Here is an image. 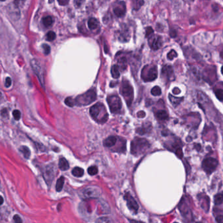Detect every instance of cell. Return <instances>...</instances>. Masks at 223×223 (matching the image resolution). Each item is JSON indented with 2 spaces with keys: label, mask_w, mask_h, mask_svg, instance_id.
I'll use <instances>...</instances> for the list:
<instances>
[{
  "label": "cell",
  "mask_w": 223,
  "mask_h": 223,
  "mask_svg": "<svg viewBox=\"0 0 223 223\" xmlns=\"http://www.w3.org/2000/svg\"><path fill=\"white\" fill-rule=\"evenodd\" d=\"M162 45V39L161 36H151L149 38V45L153 50H158Z\"/></svg>",
  "instance_id": "12"
},
{
  "label": "cell",
  "mask_w": 223,
  "mask_h": 223,
  "mask_svg": "<svg viewBox=\"0 0 223 223\" xmlns=\"http://www.w3.org/2000/svg\"><path fill=\"white\" fill-rule=\"evenodd\" d=\"M87 26H88V27L90 30H94L99 26V22L96 19L91 18L89 19L88 22H87Z\"/></svg>",
  "instance_id": "19"
},
{
  "label": "cell",
  "mask_w": 223,
  "mask_h": 223,
  "mask_svg": "<svg viewBox=\"0 0 223 223\" xmlns=\"http://www.w3.org/2000/svg\"><path fill=\"white\" fill-rule=\"evenodd\" d=\"M223 202V193H219L215 196L214 203L215 205H220Z\"/></svg>",
  "instance_id": "28"
},
{
  "label": "cell",
  "mask_w": 223,
  "mask_h": 223,
  "mask_svg": "<svg viewBox=\"0 0 223 223\" xmlns=\"http://www.w3.org/2000/svg\"><path fill=\"white\" fill-rule=\"evenodd\" d=\"M221 73L223 75V66H222L221 67Z\"/></svg>",
  "instance_id": "50"
},
{
  "label": "cell",
  "mask_w": 223,
  "mask_h": 223,
  "mask_svg": "<svg viewBox=\"0 0 223 223\" xmlns=\"http://www.w3.org/2000/svg\"><path fill=\"white\" fill-rule=\"evenodd\" d=\"M196 223H203V222H196Z\"/></svg>",
  "instance_id": "51"
},
{
  "label": "cell",
  "mask_w": 223,
  "mask_h": 223,
  "mask_svg": "<svg viewBox=\"0 0 223 223\" xmlns=\"http://www.w3.org/2000/svg\"><path fill=\"white\" fill-rule=\"evenodd\" d=\"M172 92L174 94H179L180 92H181V91H180L178 88H175V89H174V90H173Z\"/></svg>",
  "instance_id": "45"
},
{
  "label": "cell",
  "mask_w": 223,
  "mask_h": 223,
  "mask_svg": "<svg viewBox=\"0 0 223 223\" xmlns=\"http://www.w3.org/2000/svg\"><path fill=\"white\" fill-rule=\"evenodd\" d=\"M84 174V169L81 168V167H76L73 168V169L72 170V174L74 175L75 177H80L82 176H83V175Z\"/></svg>",
  "instance_id": "23"
},
{
  "label": "cell",
  "mask_w": 223,
  "mask_h": 223,
  "mask_svg": "<svg viewBox=\"0 0 223 223\" xmlns=\"http://www.w3.org/2000/svg\"><path fill=\"white\" fill-rule=\"evenodd\" d=\"M90 115L95 121L99 124H104L108 121V115L106 108L101 103H97L93 106L89 110Z\"/></svg>",
  "instance_id": "1"
},
{
  "label": "cell",
  "mask_w": 223,
  "mask_h": 223,
  "mask_svg": "<svg viewBox=\"0 0 223 223\" xmlns=\"http://www.w3.org/2000/svg\"><path fill=\"white\" fill-rule=\"evenodd\" d=\"M155 117L159 121H166L168 119V115L164 110H159L155 113Z\"/></svg>",
  "instance_id": "17"
},
{
  "label": "cell",
  "mask_w": 223,
  "mask_h": 223,
  "mask_svg": "<svg viewBox=\"0 0 223 223\" xmlns=\"http://www.w3.org/2000/svg\"><path fill=\"white\" fill-rule=\"evenodd\" d=\"M149 147L150 144L147 139L136 137L131 142V152L135 156H139L145 153Z\"/></svg>",
  "instance_id": "2"
},
{
  "label": "cell",
  "mask_w": 223,
  "mask_h": 223,
  "mask_svg": "<svg viewBox=\"0 0 223 223\" xmlns=\"http://www.w3.org/2000/svg\"><path fill=\"white\" fill-rule=\"evenodd\" d=\"M157 69L155 66L149 67L146 66L142 70V78L146 82L153 81L157 79Z\"/></svg>",
  "instance_id": "7"
},
{
  "label": "cell",
  "mask_w": 223,
  "mask_h": 223,
  "mask_svg": "<svg viewBox=\"0 0 223 223\" xmlns=\"http://www.w3.org/2000/svg\"><path fill=\"white\" fill-rule=\"evenodd\" d=\"M95 223H114L113 220L110 217H99L96 220Z\"/></svg>",
  "instance_id": "27"
},
{
  "label": "cell",
  "mask_w": 223,
  "mask_h": 223,
  "mask_svg": "<svg viewBox=\"0 0 223 223\" xmlns=\"http://www.w3.org/2000/svg\"><path fill=\"white\" fill-rule=\"evenodd\" d=\"M20 151L23 154L24 156L27 159H28L30 156V155H31V152H30V150L29 149V148L26 146L20 147Z\"/></svg>",
  "instance_id": "26"
},
{
  "label": "cell",
  "mask_w": 223,
  "mask_h": 223,
  "mask_svg": "<svg viewBox=\"0 0 223 223\" xmlns=\"http://www.w3.org/2000/svg\"><path fill=\"white\" fill-rule=\"evenodd\" d=\"M87 173H88V174L90 175H96L97 174V173H98V168L95 166L89 167V168L87 169Z\"/></svg>",
  "instance_id": "30"
},
{
  "label": "cell",
  "mask_w": 223,
  "mask_h": 223,
  "mask_svg": "<svg viewBox=\"0 0 223 223\" xmlns=\"http://www.w3.org/2000/svg\"><path fill=\"white\" fill-rule=\"evenodd\" d=\"M69 3V1H58V3L60 5H65Z\"/></svg>",
  "instance_id": "46"
},
{
  "label": "cell",
  "mask_w": 223,
  "mask_h": 223,
  "mask_svg": "<svg viewBox=\"0 0 223 223\" xmlns=\"http://www.w3.org/2000/svg\"><path fill=\"white\" fill-rule=\"evenodd\" d=\"M101 190L97 187H88L80 191V196L84 200L97 198L101 195Z\"/></svg>",
  "instance_id": "5"
},
{
  "label": "cell",
  "mask_w": 223,
  "mask_h": 223,
  "mask_svg": "<svg viewBox=\"0 0 223 223\" xmlns=\"http://www.w3.org/2000/svg\"><path fill=\"white\" fill-rule=\"evenodd\" d=\"M12 115H13L14 119L16 120V121H18L21 117V113L18 110H14V111L12 112Z\"/></svg>",
  "instance_id": "36"
},
{
  "label": "cell",
  "mask_w": 223,
  "mask_h": 223,
  "mask_svg": "<svg viewBox=\"0 0 223 223\" xmlns=\"http://www.w3.org/2000/svg\"><path fill=\"white\" fill-rule=\"evenodd\" d=\"M59 167L62 171H67L69 168V164L65 158H61L59 161Z\"/></svg>",
  "instance_id": "18"
},
{
  "label": "cell",
  "mask_w": 223,
  "mask_h": 223,
  "mask_svg": "<svg viewBox=\"0 0 223 223\" xmlns=\"http://www.w3.org/2000/svg\"><path fill=\"white\" fill-rule=\"evenodd\" d=\"M55 177V167L53 165L47 166L43 172V177L46 184L50 186Z\"/></svg>",
  "instance_id": "10"
},
{
  "label": "cell",
  "mask_w": 223,
  "mask_h": 223,
  "mask_svg": "<svg viewBox=\"0 0 223 223\" xmlns=\"http://www.w3.org/2000/svg\"><path fill=\"white\" fill-rule=\"evenodd\" d=\"M64 177H59L57 181L56 182V190L57 192H60L61 191V190L63 187V185H64Z\"/></svg>",
  "instance_id": "25"
},
{
  "label": "cell",
  "mask_w": 223,
  "mask_h": 223,
  "mask_svg": "<svg viewBox=\"0 0 223 223\" xmlns=\"http://www.w3.org/2000/svg\"><path fill=\"white\" fill-rule=\"evenodd\" d=\"M215 94L218 99L221 102L223 101V90L217 89V91L215 92Z\"/></svg>",
  "instance_id": "32"
},
{
  "label": "cell",
  "mask_w": 223,
  "mask_h": 223,
  "mask_svg": "<svg viewBox=\"0 0 223 223\" xmlns=\"http://www.w3.org/2000/svg\"><path fill=\"white\" fill-rule=\"evenodd\" d=\"M12 83V81L10 77H7L5 79V86L6 88H9L11 86Z\"/></svg>",
  "instance_id": "40"
},
{
  "label": "cell",
  "mask_w": 223,
  "mask_h": 223,
  "mask_svg": "<svg viewBox=\"0 0 223 223\" xmlns=\"http://www.w3.org/2000/svg\"><path fill=\"white\" fill-rule=\"evenodd\" d=\"M13 220L15 223H22V218L18 215H15L13 217Z\"/></svg>",
  "instance_id": "38"
},
{
  "label": "cell",
  "mask_w": 223,
  "mask_h": 223,
  "mask_svg": "<svg viewBox=\"0 0 223 223\" xmlns=\"http://www.w3.org/2000/svg\"><path fill=\"white\" fill-rule=\"evenodd\" d=\"M65 103L69 107H73L75 106V100L71 97H67L65 100Z\"/></svg>",
  "instance_id": "31"
},
{
  "label": "cell",
  "mask_w": 223,
  "mask_h": 223,
  "mask_svg": "<svg viewBox=\"0 0 223 223\" xmlns=\"http://www.w3.org/2000/svg\"><path fill=\"white\" fill-rule=\"evenodd\" d=\"M107 102L108 104L110 110L112 113H117L122 107L121 100L117 95H111L108 96Z\"/></svg>",
  "instance_id": "6"
},
{
  "label": "cell",
  "mask_w": 223,
  "mask_h": 223,
  "mask_svg": "<svg viewBox=\"0 0 223 223\" xmlns=\"http://www.w3.org/2000/svg\"><path fill=\"white\" fill-rule=\"evenodd\" d=\"M31 66L33 69V71L36 75L38 77L40 81V83L42 86L45 88L44 86V71L42 66H41L39 62L36 59H32L31 60Z\"/></svg>",
  "instance_id": "8"
},
{
  "label": "cell",
  "mask_w": 223,
  "mask_h": 223,
  "mask_svg": "<svg viewBox=\"0 0 223 223\" xmlns=\"http://www.w3.org/2000/svg\"><path fill=\"white\" fill-rule=\"evenodd\" d=\"M55 39H56V34H55L54 32L50 31V32H48V34H46L47 41H54Z\"/></svg>",
  "instance_id": "33"
},
{
  "label": "cell",
  "mask_w": 223,
  "mask_h": 223,
  "mask_svg": "<svg viewBox=\"0 0 223 223\" xmlns=\"http://www.w3.org/2000/svg\"><path fill=\"white\" fill-rule=\"evenodd\" d=\"M168 97H169V99H170V102L172 103V104L173 105V106H177V105H179L180 103L182 102L183 99V97H175V96H174L172 94H169Z\"/></svg>",
  "instance_id": "22"
},
{
  "label": "cell",
  "mask_w": 223,
  "mask_h": 223,
  "mask_svg": "<svg viewBox=\"0 0 223 223\" xmlns=\"http://www.w3.org/2000/svg\"><path fill=\"white\" fill-rule=\"evenodd\" d=\"M161 88H160L159 86H154L153 89H151V93L152 95H153V96H159V95L161 94Z\"/></svg>",
  "instance_id": "29"
},
{
  "label": "cell",
  "mask_w": 223,
  "mask_h": 223,
  "mask_svg": "<svg viewBox=\"0 0 223 223\" xmlns=\"http://www.w3.org/2000/svg\"><path fill=\"white\" fill-rule=\"evenodd\" d=\"M42 49L44 50V52L45 54H48L50 52V47L47 44L42 45Z\"/></svg>",
  "instance_id": "37"
},
{
  "label": "cell",
  "mask_w": 223,
  "mask_h": 223,
  "mask_svg": "<svg viewBox=\"0 0 223 223\" xmlns=\"http://www.w3.org/2000/svg\"><path fill=\"white\" fill-rule=\"evenodd\" d=\"M1 116L3 118H7L9 117V113H8V111H7V109H2V111H1Z\"/></svg>",
  "instance_id": "41"
},
{
  "label": "cell",
  "mask_w": 223,
  "mask_h": 223,
  "mask_svg": "<svg viewBox=\"0 0 223 223\" xmlns=\"http://www.w3.org/2000/svg\"><path fill=\"white\" fill-rule=\"evenodd\" d=\"M114 13L117 17H122L126 12V6L123 1H119L114 7Z\"/></svg>",
  "instance_id": "14"
},
{
  "label": "cell",
  "mask_w": 223,
  "mask_h": 223,
  "mask_svg": "<svg viewBox=\"0 0 223 223\" xmlns=\"http://www.w3.org/2000/svg\"><path fill=\"white\" fill-rule=\"evenodd\" d=\"M173 69L172 67L168 66V65H166V66H164L162 69V75L164 76V77H166V79H169L171 78V77L173 75Z\"/></svg>",
  "instance_id": "15"
},
{
  "label": "cell",
  "mask_w": 223,
  "mask_h": 223,
  "mask_svg": "<svg viewBox=\"0 0 223 223\" xmlns=\"http://www.w3.org/2000/svg\"><path fill=\"white\" fill-rule=\"evenodd\" d=\"M119 69L121 71H124L126 69L127 66V60L125 57H121L118 60V65Z\"/></svg>",
  "instance_id": "20"
},
{
  "label": "cell",
  "mask_w": 223,
  "mask_h": 223,
  "mask_svg": "<svg viewBox=\"0 0 223 223\" xmlns=\"http://www.w3.org/2000/svg\"><path fill=\"white\" fill-rule=\"evenodd\" d=\"M97 98L96 92L94 89H91L86 93L78 96L75 98V105L78 106H88L95 101Z\"/></svg>",
  "instance_id": "3"
},
{
  "label": "cell",
  "mask_w": 223,
  "mask_h": 223,
  "mask_svg": "<svg viewBox=\"0 0 223 223\" xmlns=\"http://www.w3.org/2000/svg\"><path fill=\"white\" fill-rule=\"evenodd\" d=\"M111 74L114 79H118L120 77L119 68L117 65H114L111 69Z\"/></svg>",
  "instance_id": "21"
},
{
  "label": "cell",
  "mask_w": 223,
  "mask_h": 223,
  "mask_svg": "<svg viewBox=\"0 0 223 223\" xmlns=\"http://www.w3.org/2000/svg\"><path fill=\"white\" fill-rule=\"evenodd\" d=\"M124 198L126 200L127 205L129 209L134 213H136L138 210V205L137 202L134 200V198L131 196L129 192H127L125 194Z\"/></svg>",
  "instance_id": "11"
},
{
  "label": "cell",
  "mask_w": 223,
  "mask_h": 223,
  "mask_svg": "<svg viewBox=\"0 0 223 223\" xmlns=\"http://www.w3.org/2000/svg\"><path fill=\"white\" fill-rule=\"evenodd\" d=\"M144 2L143 1H136L134 2V5H133V9L134 10H138L140 7L143 5Z\"/></svg>",
  "instance_id": "35"
},
{
  "label": "cell",
  "mask_w": 223,
  "mask_h": 223,
  "mask_svg": "<svg viewBox=\"0 0 223 223\" xmlns=\"http://www.w3.org/2000/svg\"><path fill=\"white\" fill-rule=\"evenodd\" d=\"M130 223H144L143 222H140V221H137V220H129Z\"/></svg>",
  "instance_id": "47"
},
{
  "label": "cell",
  "mask_w": 223,
  "mask_h": 223,
  "mask_svg": "<svg viewBox=\"0 0 223 223\" xmlns=\"http://www.w3.org/2000/svg\"><path fill=\"white\" fill-rule=\"evenodd\" d=\"M42 21V24H43L44 26L46 27L52 26L54 22L53 19H52L50 16H47L44 17Z\"/></svg>",
  "instance_id": "24"
},
{
  "label": "cell",
  "mask_w": 223,
  "mask_h": 223,
  "mask_svg": "<svg viewBox=\"0 0 223 223\" xmlns=\"http://www.w3.org/2000/svg\"><path fill=\"white\" fill-rule=\"evenodd\" d=\"M8 11L9 15L14 20H18L20 18V13L18 5H17L16 1L12 2V3L9 5Z\"/></svg>",
  "instance_id": "13"
},
{
  "label": "cell",
  "mask_w": 223,
  "mask_h": 223,
  "mask_svg": "<svg viewBox=\"0 0 223 223\" xmlns=\"http://www.w3.org/2000/svg\"><path fill=\"white\" fill-rule=\"evenodd\" d=\"M3 102V94H2V93L1 92H0V104H1L2 102Z\"/></svg>",
  "instance_id": "48"
},
{
  "label": "cell",
  "mask_w": 223,
  "mask_h": 223,
  "mask_svg": "<svg viewBox=\"0 0 223 223\" xmlns=\"http://www.w3.org/2000/svg\"><path fill=\"white\" fill-rule=\"evenodd\" d=\"M145 115H146V113H145V112L143 111H140L139 112H138V113H137V116H138V117H139V118L144 117Z\"/></svg>",
  "instance_id": "44"
},
{
  "label": "cell",
  "mask_w": 223,
  "mask_h": 223,
  "mask_svg": "<svg viewBox=\"0 0 223 223\" xmlns=\"http://www.w3.org/2000/svg\"><path fill=\"white\" fill-rule=\"evenodd\" d=\"M176 153L177 155V156L179 157V158H181L183 156V152H182V150L181 149H177L176 152Z\"/></svg>",
  "instance_id": "43"
},
{
  "label": "cell",
  "mask_w": 223,
  "mask_h": 223,
  "mask_svg": "<svg viewBox=\"0 0 223 223\" xmlns=\"http://www.w3.org/2000/svg\"><path fill=\"white\" fill-rule=\"evenodd\" d=\"M218 160L213 158L209 157L205 159L202 162V167L207 174H211L214 172L218 166Z\"/></svg>",
  "instance_id": "9"
},
{
  "label": "cell",
  "mask_w": 223,
  "mask_h": 223,
  "mask_svg": "<svg viewBox=\"0 0 223 223\" xmlns=\"http://www.w3.org/2000/svg\"><path fill=\"white\" fill-rule=\"evenodd\" d=\"M123 97H124L128 106H130L132 104V100H133V89L129 82L127 81H123L122 82L121 90H120Z\"/></svg>",
  "instance_id": "4"
},
{
  "label": "cell",
  "mask_w": 223,
  "mask_h": 223,
  "mask_svg": "<svg viewBox=\"0 0 223 223\" xmlns=\"http://www.w3.org/2000/svg\"><path fill=\"white\" fill-rule=\"evenodd\" d=\"M177 56V52L174 51V50H172V51L167 54L168 59L170 60H173L174 58H176Z\"/></svg>",
  "instance_id": "34"
},
{
  "label": "cell",
  "mask_w": 223,
  "mask_h": 223,
  "mask_svg": "<svg viewBox=\"0 0 223 223\" xmlns=\"http://www.w3.org/2000/svg\"><path fill=\"white\" fill-rule=\"evenodd\" d=\"M174 223H178V222H174Z\"/></svg>",
  "instance_id": "52"
},
{
  "label": "cell",
  "mask_w": 223,
  "mask_h": 223,
  "mask_svg": "<svg viewBox=\"0 0 223 223\" xmlns=\"http://www.w3.org/2000/svg\"><path fill=\"white\" fill-rule=\"evenodd\" d=\"M3 202H4V200H3V197H2L1 196H0V205L3 204Z\"/></svg>",
  "instance_id": "49"
},
{
  "label": "cell",
  "mask_w": 223,
  "mask_h": 223,
  "mask_svg": "<svg viewBox=\"0 0 223 223\" xmlns=\"http://www.w3.org/2000/svg\"><path fill=\"white\" fill-rule=\"evenodd\" d=\"M116 142H117L116 137L110 136L104 140L103 144L104 147H112L116 144Z\"/></svg>",
  "instance_id": "16"
},
{
  "label": "cell",
  "mask_w": 223,
  "mask_h": 223,
  "mask_svg": "<svg viewBox=\"0 0 223 223\" xmlns=\"http://www.w3.org/2000/svg\"><path fill=\"white\" fill-rule=\"evenodd\" d=\"M153 34V30L152 27H148L146 28V36L147 37H149V36H151V34Z\"/></svg>",
  "instance_id": "39"
},
{
  "label": "cell",
  "mask_w": 223,
  "mask_h": 223,
  "mask_svg": "<svg viewBox=\"0 0 223 223\" xmlns=\"http://www.w3.org/2000/svg\"><path fill=\"white\" fill-rule=\"evenodd\" d=\"M216 221L218 223H223V215H219L216 217Z\"/></svg>",
  "instance_id": "42"
}]
</instances>
